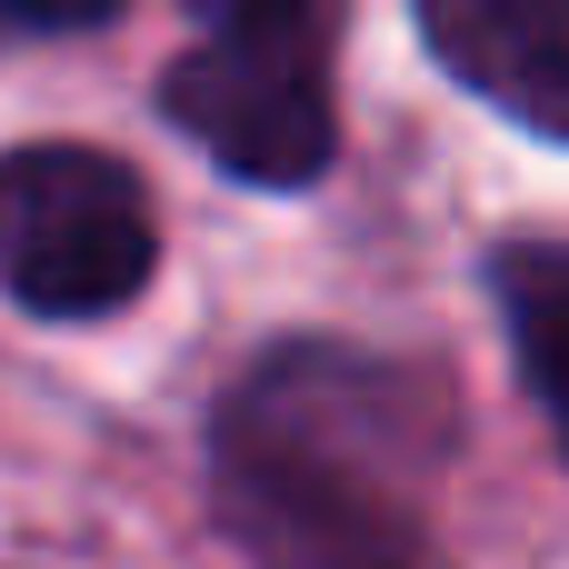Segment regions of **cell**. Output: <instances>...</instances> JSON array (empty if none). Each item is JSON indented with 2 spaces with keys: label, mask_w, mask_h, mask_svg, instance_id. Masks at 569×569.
<instances>
[{
  "label": "cell",
  "mask_w": 569,
  "mask_h": 569,
  "mask_svg": "<svg viewBox=\"0 0 569 569\" xmlns=\"http://www.w3.org/2000/svg\"><path fill=\"white\" fill-rule=\"evenodd\" d=\"M450 440L430 370L350 340H280L210 420L220 520L250 569H440L420 500Z\"/></svg>",
  "instance_id": "obj_1"
},
{
  "label": "cell",
  "mask_w": 569,
  "mask_h": 569,
  "mask_svg": "<svg viewBox=\"0 0 569 569\" xmlns=\"http://www.w3.org/2000/svg\"><path fill=\"white\" fill-rule=\"evenodd\" d=\"M160 270L150 190L90 140L0 150V290L40 320H100Z\"/></svg>",
  "instance_id": "obj_2"
},
{
  "label": "cell",
  "mask_w": 569,
  "mask_h": 569,
  "mask_svg": "<svg viewBox=\"0 0 569 569\" xmlns=\"http://www.w3.org/2000/svg\"><path fill=\"white\" fill-rule=\"evenodd\" d=\"M170 130H190L230 180L250 190H310L340 150V100H330V10L300 0L280 20L220 30L170 60L160 80Z\"/></svg>",
  "instance_id": "obj_3"
},
{
  "label": "cell",
  "mask_w": 569,
  "mask_h": 569,
  "mask_svg": "<svg viewBox=\"0 0 569 569\" xmlns=\"http://www.w3.org/2000/svg\"><path fill=\"white\" fill-rule=\"evenodd\" d=\"M420 40L470 100L569 150V0H420Z\"/></svg>",
  "instance_id": "obj_4"
},
{
  "label": "cell",
  "mask_w": 569,
  "mask_h": 569,
  "mask_svg": "<svg viewBox=\"0 0 569 569\" xmlns=\"http://www.w3.org/2000/svg\"><path fill=\"white\" fill-rule=\"evenodd\" d=\"M490 300L510 330V360L540 400V420L569 450V240H510L490 250Z\"/></svg>",
  "instance_id": "obj_5"
},
{
  "label": "cell",
  "mask_w": 569,
  "mask_h": 569,
  "mask_svg": "<svg viewBox=\"0 0 569 569\" xmlns=\"http://www.w3.org/2000/svg\"><path fill=\"white\" fill-rule=\"evenodd\" d=\"M120 0H0V20L10 30H100Z\"/></svg>",
  "instance_id": "obj_6"
},
{
  "label": "cell",
  "mask_w": 569,
  "mask_h": 569,
  "mask_svg": "<svg viewBox=\"0 0 569 569\" xmlns=\"http://www.w3.org/2000/svg\"><path fill=\"white\" fill-rule=\"evenodd\" d=\"M200 20H220V30H250V20H280V10H300V0H190Z\"/></svg>",
  "instance_id": "obj_7"
}]
</instances>
